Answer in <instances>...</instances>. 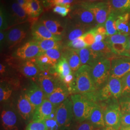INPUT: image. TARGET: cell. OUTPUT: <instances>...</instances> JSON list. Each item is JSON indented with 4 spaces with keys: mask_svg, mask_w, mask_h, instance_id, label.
Returning a JSON list of instances; mask_svg holds the SVG:
<instances>
[{
    "mask_svg": "<svg viewBox=\"0 0 130 130\" xmlns=\"http://www.w3.org/2000/svg\"><path fill=\"white\" fill-rule=\"evenodd\" d=\"M49 56L56 64L61 58V53L58 49H52L43 53Z\"/></svg>",
    "mask_w": 130,
    "mask_h": 130,
    "instance_id": "60d3db41",
    "label": "cell"
},
{
    "mask_svg": "<svg viewBox=\"0 0 130 130\" xmlns=\"http://www.w3.org/2000/svg\"><path fill=\"white\" fill-rule=\"evenodd\" d=\"M129 126H130V114L129 113L121 114V127H129Z\"/></svg>",
    "mask_w": 130,
    "mask_h": 130,
    "instance_id": "c3c4849f",
    "label": "cell"
},
{
    "mask_svg": "<svg viewBox=\"0 0 130 130\" xmlns=\"http://www.w3.org/2000/svg\"><path fill=\"white\" fill-rule=\"evenodd\" d=\"M73 72L67 76L65 78L62 80L64 84H65L67 87L68 86L70 87L71 90V87L72 86V85L74 83L75 79V74H73Z\"/></svg>",
    "mask_w": 130,
    "mask_h": 130,
    "instance_id": "681fc988",
    "label": "cell"
},
{
    "mask_svg": "<svg viewBox=\"0 0 130 130\" xmlns=\"http://www.w3.org/2000/svg\"><path fill=\"white\" fill-rule=\"evenodd\" d=\"M79 5L88 10L94 15L98 26H104L111 10L108 2L86 3L80 2Z\"/></svg>",
    "mask_w": 130,
    "mask_h": 130,
    "instance_id": "5b68a950",
    "label": "cell"
},
{
    "mask_svg": "<svg viewBox=\"0 0 130 130\" xmlns=\"http://www.w3.org/2000/svg\"><path fill=\"white\" fill-rule=\"evenodd\" d=\"M71 10L70 7L62 5H56L53 9L54 13L59 14L62 17L67 16L71 12Z\"/></svg>",
    "mask_w": 130,
    "mask_h": 130,
    "instance_id": "bcb514c9",
    "label": "cell"
},
{
    "mask_svg": "<svg viewBox=\"0 0 130 130\" xmlns=\"http://www.w3.org/2000/svg\"><path fill=\"white\" fill-rule=\"evenodd\" d=\"M19 5H20L24 10L27 6V0H16Z\"/></svg>",
    "mask_w": 130,
    "mask_h": 130,
    "instance_id": "f5cc1de1",
    "label": "cell"
},
{
    "mask_svg": "<svg viewBox=\"0 0 130 130\" xmlns=\"http://www.w3.org/2000/svg\"><path fill=\"white\" fill-rule=\"evenodd\" d=\"M121 114H130V96L123 97L120 101Z\"/></svg>",
    "mask_w": 130,
    "mask_h": 130,
    "instance_id": "f6af8a7d",
    "label": "cell"
},
{
    "mask_svg": "<svg viewBox=\"0 0 130 130\" xmlns=\"http://www.w3.org/2000/svg\"><path fill=\"white\" fill-rule=\"evenodd\" d=\"M80 2H86V3H96V2H100L103 0H79Z\"/></svg>",
    "mask_w": 130,
    "mask_h": 130,
    "instance_id": "9f6ffc18",
    "label": "cell"
},
{
    "mask_svg": "<svg viewBox=\"0 0 130 130\" xmlns=\"http://www.w3.org/2000/svg\"><path fill=\"white\" fill-rule=\"evenodd\" d=\"M42 54L37 42L33 40L27 42L19 48L15 52V55L19 58L28 60L37 57Z\"/></svg>",
    "mask_w": 130,
    "mask_h": 130,
    "instance_id": "9c48e42d",
    "label": "cell"
},
{
    "mask_svg": "<svg viewBox=\"0 0 130 130\" xmlns=\"http://www.w3.org/2000/svg\"><path fill=\"white\" fill-rule=\"evenodd\" d=\"M42 10L40 0H27V6L25 11L30 18H37L41 14Z\"/></svg>",
    "mask_w": 130,
    "mask_h": 130,
    "instance_id": "f1b7e54d",
    "label": "cell"
},
{
    "mask_svg": "<svg viewBox=\"0 0 130 130\" xmlns=\"http://www.w3.org/2000/svg\"><path fill=\"white\" fill-rule=\"evenodd\" d=\"M70 99L73 104L75 122L80 123L88 120L96 104L95 102L85 95L79 93L71 95Z\"/></svg>",
    "mask_w": 130,
    "mask_h": 130,
    "instance_id": "7a4b0ae2",
    "label": "cell"
},
{
    "mask_svg": "<svg viewBox=\"0 0 130 130\" xmlns=\"http://www.w3.org/2000/svg\"><path fill=\"white\" fill-rule=\"evenodd\" d=\"M104 116L106 126L111 127L116 130L121 128V112L118 103L110 104L104 109Z\"/></svg>",
    "mask_w": 130,
    "mask_h": 130,
    "instance_id": "ba28073f",
    "label": "cell"
},
{
    "mask_svg": "<svg viewBox=\"0 0 130 130\" xmlns=\"http://www.w3.org/2000/svg\"><path fill=\"white\" fill-rule=\"evenodd\" d=\"M38 77L39 85L44 93L46 98L61 84L56 76L48 72H42Z\"/></svg>",
    "mask_w": 130,
    "mask_h": 130,
    "instance_id": "30bf717a",
    "label": "cell"
},
{
    "mask_svg": "<svg viewBox=\"0 0 130 130\" xmlns=\"http://www.w3.org/2000/svg\"><path fill=\"white\" fill-rule=\"evenodd\" d=\"M119 130H130V126L129 127H121Z\"/></svg>",
    "mask_w": 130,
    "mask_h": 130,
    "instance_id": "680465c9",
    "label": "cell"
},
{
    "mask_svg": "<svg viewBox=\"0 0 130 130\" xmlns=\"http://www.w3.org/2000/svg\"><path fill=\"white\" fill-rule=\"evenodd\" d=\"M111 61L103 57L91 67L90 74L97 89L104 86L110 75Z\"/></svg>",
    "mask_w": 130,
    "mask_h": 130,
    "instance_id": "3957f363",
    "label": "cell"
},
{
    "mask_svg": "<svg viewBox=\"0 0 130 130\" xmlns=\"http://www.w3.org/2000/svg\"><path fill=\"white\" fill-rule=\"evenodd\" d=\"M79 0H53L50 4V7H54L56 5H62L70 7L74 4L79 3Z\"/></svg>",
    "mask_w": 130,
    "mask_h": 130,
    "instance_id": "ee69618b",
    "label": "cell"
},
{
    "mask_svg": "<svg viewBox=\"0 0 130 130\" xmlns=\"http://www.w3.org/2000/svg\"><path fill=\"white\" fill-rule=\"evenodd\" d=\"M70 17L76 23L87 28L95 26L97 23L93 13L80 5L71 11Z\"/></svg>",
    "mask_w": 130,
    "mask_h": 130,
    "instance_id": "52a82bcc",
    "label": "cell"
},
{
    "mask_svg": "<svg viewBox=\"0 0 130 130\" xmlns=\"http://www.w3.org/2000/svg\"><path fill=\"white\" fill-rule=\"evenodd\" d=\"M118 15L114 12H111L105 26L107 30V36H110L119 33L116 27V21Z\"/></svg>",
    "mask_w": 130,
    "mask_h": 130,
    "instance_id": "f546056e",
    "label": "cell"
},
{
    "mask_svg": "<svg viewBox=\"0 0 130 130\" xmlns=\"http://www.w3.org/2000/svg\"><path fill=\"white\" fill-rule=\"evenodd\" d=\"M76 123V124L72 125L70 130H100L101 129L94 127L88 120Z\"/></svg>",
    "mask_w": 130,
    "mask_h": 130,
    "instance_id": "8d00e7d4",
    "label": "cell"
},
{
    "mask_svg": "<svg viewBox=\"0 0 130 130\" xmlns=\"http://www.w3.org/2000/svg\"><path fill=\"white\" fill-rule=\"evenodd\" d=\"M122 83L121 79L109 77L107 83L100 90L98 96L100 100L110 98L118 99L121 96Z\"/></svg>",
    "mask_w": 130,
    "mask_h": 130,
    "instance_id": "8992f818",
    "label": "cell"
},
{
    "mask_svg": "<svg viewBox=\"0 0 130 130\" xmlns=\"http://www.w3.org/2000/svg\"><path fill=\"white\" fill-rule=\"evenodd\" d=\"M56 108L48 99L45 98L42 104L35 110L30 121H45L56 116Z\"/></svg>",
    "mask_w": 130,
    "mask_h": 130,
    "instance_id": "7c38bea8",
    "label": "cell"
},
{
    "mask_svg": "<svg viewBox=\"0 0 130 130\" xmlns=\"http://www.w3.org/2000/svg\"><path fill=\"white\" fill-rule=\"evenodd\" d=\"M93 30H94V28H93ZM94 37H95V42H101V41H103L106 39V36L94 32Z\"/></svg>",
    "mask_w": 130,
    "mask_h": 130,
    "instance_id": "816d5d0a",
    "label": "cell"
},
{
    "mask_svg": "<svg viewBox=\"0 0 130 130\" xmlns=\"http://www.w3.org/2000/svg\"><path fill=\"white\" fill-rule=\"evenodd\" d=\"M31 33L34 40L53 39L60 41L62 39L61 36H56L52 34L40 20H36L33 22Z\"/></svg>",
    "mask_w": 130,
    "mask_h": 130,
    "instance_id": "4fadbf2b",
    "label": "cell"
},
{
    "mask_svg": "<svg viewBox=\"0 0 130 130\" xmlns=\"http://www.w3.org/2000/svg\"><path fill=\"white\" fill-rule=\"evenodd\" d=\"M130 18L129 13H126L118 16L115 24L119 33L125 36L129 35L130 34Z\"/></svg>",
    "mask_w": 130,
    "mask_h": 130,
    "instance_id": "cb8c5ba5",
    "label": "cell"
},
{
    "mask_svg": "<svg viewBox=\"0 0 130 130\" xmlns=\"http://www.w3.org/2000/svg\"><path fill=\"white\" fill-rule=\"evenodd\" d=\"M88 28L85 26L74 22L70 25L68 28H66L67 40L69 42H71L82 36L86 32Z\"/></svg>",
    "mask_w": 130,
    "mask_h": 130,
    "instance_id": "7402d4cb",
    "label": "cell"
},
{
    "mask_svg": "<svg viewBox=\"0 0 130 130\" xmlns=\"http://www.w3.org/2000/svg\"><path fill=\"white\" fill-rule=\"evenodd\" d=\"M5 70H6L5 66L4 64L1 63V64H0V73H1V74H3L5 72Z\"/></svg>",
    "mask_w": 130,
    "mask_h": 130,
    "instance_id": "11a10c76",
    "label": "cell"
},
{
    "mask_svg": "<svg viewBox=\"0 0 130 130\" xmlns=\"http://www.w3.org/2000/svg\"><path fill=\"white\" fill-rule=\"evenodd\" d=\"M24 94L26 96L33 106L36 109L46 98L44 93L39 85L32 83L30 85Z\"/></svg>",
    "mask_w": 130,
    "mask_h": 130,
    "instance_id": "5bb4252c",
    "label": "cell"
},
{
    "mask_svg": "<svg viewBox=\"0 0 130 130\" xmlns=\"http://www.w3.org/2000/svg\"><path fill=\"white\" fill-rule=\"evenodd\" d=\"M105 41L108 44H122L128 47L129 39L128 36H125L118 33L116 34L107 36Z\"/></svg>",
    "mask_w": 130,
    "mask_h": 130,
    "instance_id": "d6a6232c",
    "label": "cell"
},
{
    "mask_svg": "<svg viewBox=\"0 0 130 130\" xmlns=\"http://www.w3.org/2000/svg\"><path fill=\"white\" fill-rule=\"evenodd\" d=\"M17 106L19 114L24 121L31 120L36 109L24 94L20 95Z\"/></svg>",
    "mask_w": 130,
    "mask_h": 130,
    "instance_id": "2e32d148",
    "label": "cell"
},
{
    "mask_svg": "<svg viewBox=\"0 0 130 130\" xmlns=\"http://www.w3.org/2000/svg\"><path fill=\"white\" fill-rule=\"evenodd\" d=\"M47 130H61L56 120V116L52 117L44 121Z\"/></svg>",
    "mask_w": 130,
    "mask_h": 130,
    "instance_id": "7dc6e473",
    "label": "cell"
},
{
    "mask_svg": "<svg viewBox=\"0 0 130 130\" xmlns=\"http://www.w3.org/2000/svg\"><path fill=\"white\" fill-rule=\"evenodd\" d=\"M10 18L14 23H21L26 21L29 17L16 0H12L9 3Z\"/></svg>",
    "mask_w": 130,
    "mask_h": 130,
    "instance_id": "d6986e66",
    "label": "cell"
},
{
    "mask_svg": "<svg viewBox=\"0 0 130 130\" xmlns=\"http://www.w3.org/2000/svg\"><path fill=\"white\" fill-rule=\"evenodd\" d=\"M36 41L41 48L42 53L44 52L52 49H60L61 47V43L60 41H57L53 39H46Z\"/></svg>",
    "mask_w": 130,
    "mask_h": 130,
    "instance_id": "4dcf8cb0",
    "label": "cell"
},
{
    "mask_svg": "<svg viewBox=\"0 0 130 130\" xmlns=\"http://www.w3.org/2000/svg\"><path fill=\"white\" fill-rule=\"evenodd\" d=\"M27 30L23 27H17L10 29L6 32V43L9 49L20 43L27 36Z\"/></svg>",
    "mask_w": 130,
    "mask_h": 130,
    "instance_id": "9a60e30c",
    "label": "cell"
},
{
    "mask_svg": "<svg viewBox=\"0 0 130 130\" xmlns=\"http://www.w3.org/2000/svg\"><path fill=\"white\" fill-rule=\"evenodd\" d=\"M6 42V32L5 30H1L0 31V42L1 46H2L5 42Z\"/></svg>",
    "mask_w": 130,
    "mask_h": 130,
    "instance_id": "f907efd6",
    "label": "cell"
},
{
    "mask_svg": "<svg viewBox=\"0 0 130 130\" xmlns=\"http://www.w3.org/2000/svg\"><path fill=\"white\" fill-rule=\"evenodd\" d=\"M122 97L130 96V72L121 78Z\"/></svg>",
    "mask_w": 130,
    "mask_h": 130,
    "instance_id": "d590c367",
    "label": "cell"
},
{
    "mask_svg": "<svg viewBox=\"0 0 130 130\" xmlns=\"http://www.w3.org/2000/svg\"><path fill=\"white\" fill-rule=\"evenodd\" d=\"M63 56L67 59L73 72L75 73L82 67L80 58L77 50L69 48L66 51Z\"/></svg>",
    "mask_w": 130,
    "mask_h": 130,
    "instance_id": "d4e9b609",
    "label": "cell"
},
{
    "mask_svg": "<svg viewBox=\"0 0 130 130\" xmlns=\"http://www.w3.org/2000/svg\"><path fill=\"white\" fill-rule=\"evenodd\" d=\"M69 93V90L68 87L65 84H61L46 98L48 99L55 107H57L68 98Z\"/></svg>",
    "mask_w": 130,
    "mask_h": 130,
    "instance_id": "ffe728a7",
    "label": "cell"
},
{
    "mask_svg": "<svg viewBox=\"0 0 130 130\" xmlns=\"http://www.w3.org/2000/svg\"><path fill=\"white\" fill-rule=\"evenodd\" d=\"M53 0H41L43 5L45 7H50V4Z\"/></svg>",
    "mask_w": 130,
    "mask_h": 130,
    "instance_id": "db71d44e",
    "label": "cell"
},
{
    "mask_svg": "<svg viewBox=\"0 0 130 130\" xmlns=\"http://www.w3.org/2000/svg\"><path fill=\"white\" fill-rule=\"evenodd\" d=\"M68 47L70 49L80 50L88 46L85 43V42H84V40L81 36L72 41L69 42L68 44Z\"/></svg>",
    "mask_w": 130,
    "mask_h": 130,
    "instance_id": "74e56055",
    "label": "cell"
},
{
    "mask_svg": "<svg viewBox=\"0 0 130 130\" xmlns=\"http://www.w3.org/2000/svg\"><path fill=\"white\" fill-rule=\"evenodd\" d=\"M77 51L80 58L82 66L87 65L91 67L98 60L105 57L101 54L93 51L89 47Z\"/></svg>",
    "mask_w": 130,
    "mask_h": 130,
    "instance_id": "ac0fdd59",
    "label": "cell"
},
{
    "mask_svg": "<svg viewBox=\"0 0 130 130\" xmlns=\"http://www.w3.org/2000/svg\"><path fill=\"white\" fill-rule=\"evenodd\" d=\"M53 68L56 74L62 80L67 76L73 72L70 68L68 61L64 56H62L61 58L58 61Z\"/></svg>",
    "mask_w": 130,
    "mask_h": 130,
    "instance_id": "4316f807",
    "label": "cell"
},
{
    "mask_svg": "<svg viewBox=\"0 0 130 130\" xmlns=\"http://www.w3.org/2000/svg\"><path fill=\"white\" fill-rule=\"evenodd\" d=\"M56 118L61 130H70L74 121L73 104L70 98H67L56 107Z\"/></svg>",
    "mask_w": 130,
    "mask_h": 130,
    "instance_id": "277c9868",
    "label": "cell"
},
{
    "mask_svg": "<svg viewBox=\"0 0 130 130\" xmlns=\"http://www.w3.org/2000/svg\"><path fill=\"white\" fill-rule=\"evenodd\" d=\"M10 15L6 12L3 6H1L0 9V29L1 30H5L9 28Z\"/></svg>",
    "mask_w": 130,
    "mask_h": 130,
    "instance_id": "836d02e7",
    "label": "cell"
},
{
    "mask_svg": "<svg viewBox=\"0 0 130 130\" xmlns=\"http://www.w3.org/2000/svg\"><path fill=\"white\" fill-rule=\"evenodd\" d=\"M111 12L118 15L130 11V0H108Z\"/></svg>",
    "mask_w": 130,
    "mask_h": 130,
    "instance_id": "484cf974",
    "label": "cell"
},
{
    "mask_svg": "<svg viewBox=\"0 0 130 130\" xmlns=\"http://www.w3.org/2000/svg\"><path fill=\"white\" fill-rule=\"evenodd\" d=\"M128 50H130V38L129 39V45H128Z\"/></svg>",
    "mask_w": 130,
    "mask_h": 130,
    "instance_id": "91938a15",
    "label": "cell"
},
{
    "mask_svg": "<svg viewBox=\"0 0 130 130\" xmlns=\"http://www.w3.org/2000/svg\"><path fill=\"white\" fill-rule=\"evenodd\" d=\"M35 62L39 67L44 68L50 66L53 67L56 64L49 56L43 53L36 58Z\"/></svg>",
    "mask_w": 130,
    "mask_h": 130,
    "instance_id": "e575fe53",
    "label": "cell"
},
{
    "mask_svg": "<svg viewBox=\"0 0 130 130\" xmlns=\"http://www.w3.org/2000/svg\"><path fill=\"white\" fill-rule=\"evenodd\" d=\"M88 121L96 128H101L105 127L104 116V108L96 104L89 118Z\"/></svg>",
    "mask_w": 130,
    "mask_h": 130,
    "instance_id": "603a6c76",
    "label": "cell"
},
{
    "mask_svg": "<svg viewBox=\"0 0 130 130\" xmlns=\"http://www.w3.org/2000/svg\"><path fill=\"white\" fill-rule=\"evenodd\" d=\"M112 52L117 55L126 54V50H128V47L122 44H109Z\"/></svg>",
    "mask_w": 130,
    "mask_h": 130,
    "instance_id": "ab89813d",
    "label": "cell"
},
{
    "mask_svg": "<svg viewBox=\"0 0 130 130\" xmlns=\"http://www.w3.org/2000/svg\"><path fill=\"white\" fill-rule=\"evenodd\" d=\"M12 93V91L8 86H5L1 84L0 86V101L3 102L7 100Z\"/></svg>",
    "mask_w": 130,
    "mask_h": 130,
    "instance_id": "b9f144b4",
    "label": "cell"
},
{
    "mask_svg": "<svg viewBox=\"0 0 130 130\" xmlns=\"http://www.w3.org/2000/svg\"><path fill=\"white\" fill-rule=\"evenodd\" d=\"M20 70L22 74L29 78L34 79L39 75L38 67L33 59L24 62L21 66Z\"/></svg>",
    "mask_w": 130,
    "mask_h": 130,
    "instance_id": "83f0119b",
    "label": "cell"
},
{
    "mask_svg": "<svg viewBox=\"0 0 130 130\" xmlns=\"http://www.w3.org/2000/svg\"><path fill=\"white\" fill-rule=\"evenodd\" d=\"M90 69V66L84 65L74 73V81L71 90L75 93L81 94L91 99H94V93L98 89L91 77Z\"/></svg>",
    "mask_w": 130,
    "mask_h": 130,
    "instance_id": "6da1fadb",
    "label": "cell"
},
{
    "mask_svg": "<svg viewBox=\"0 0 130 130\" xmlns=\"http://www.w3.org/2000/svg\"><path fill=\"white\" fill-rule=\"evenodd\" d=\"M111 61L110 76L121 79L130 72V58H116Z\"/></svg>",
    "mask_w": 130,
    "mask_h": 130,
    "instance_id": "8fae6325",
    "label": "cell"
},
{
    "mask_svg": "<svg viewBox=\"0 0 130 130\" xmlns=\"http://www.w3.org/2000/svg\"><path fill=\"white\" fill-rule=\"evenodd\" d=\"M40 21L55 35L62 37V35L66 32V27L58 20L52 19H42Z\"/></svg>",
    "mask_w": 130,
    "mask_h": 130,
    "instance_id": "44dd1931",
    "label": "cell"
},
{
    "mask_svg": "<svg viewBox=\"0 0 130 130\" xmlns=\"http://www.w3.org/2000/svg\"><path fill=\"white\" fill-rule=\"evenodd\" d=\"M2 125L4 130H19V120L15 112L10 109L3 110L1 114Z\"/></svg>",
    "mask_w": 130,
    "mask_h": 130,
    "instance_id": "e0dca14e",
    "label": "cell"
},
{
    "mask_svg": "<svg viewBox=\"0 0 130 130\" xmlns=\"http://www.w3.org/2000/svg\"><path fill=\"white\" fill-rule=\"evenodd\" d=\"M84 42L87 45V46L90 47L95 42V37H94V31L93 28H92L90 30L85 33L82 36Z\"/></svg>",
    "mask_w": 130,
    "mask_h": 130,
    "instance_id": "7bdbcfd3",
    "label": "cell"
},
{
    "mask_svg": "<svg viewBox=\"0 0 130 130\" xmlns=\"http://www.w3.org/2000/svg\"><path fill=\"white\" fill-rule=\"evenodd\" d=\"M100 130H115L114 128H112L111 127H109V126H105L104 127L101 128Z\"/></svg>",
    "mask_w": 130,
    "mask_h": 130,
    "instance_id": "6f0895ef",
    "label": "cell"
},
{
    "mask_svg": "<svg viewBox=\"0 0 130 130\" xmlns=\"http://www.w3.org/2000/svg\"><path fill=\"white\" fill-rule=\"evenodd\" d=\"M25 130H47L44 121H30Z\"/></svg>",
    "mask_w": 130,
    "mask_h": 130,
    "instance_id": "f35d334b",
    "label": "cell"
},
{
    "mask_svg": "<svg viewBox=\"0 0 130 130\" xmlns=\"http://www.w3.org/2000/svg\"><path fill=\"white\" fill-rule=\"evenodd\" d=\"M89 47L93 51L101 54L104 56L112 53L109 44L105 41L95 42Z\"/></svg>",
    "mask_w": 130,
    "mask_h": 130,
    "instance_id": "1f68e13d",
    "label": "cell"
}]
</instances>
